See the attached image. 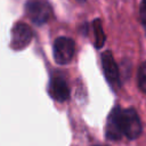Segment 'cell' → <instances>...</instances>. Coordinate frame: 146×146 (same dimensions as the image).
Segmentation results:
<instances>
[{
    "mask_svg": "<svg viewBox=\"0 0 146 146\" xmlns=\"http://www.w3.org/2000/svg\"><path fill=\"white\" fill-rule=\"evenodd\" d=\"M33 38L31 27L25 23H16L11 29L10 48L14 50H22L26 48Z\"/></svg>",
    "mask_w": 146,
    "mask_h": 146,
    "instance_id": "obj_3",
    "label": "cell"
},
{
    "mask_svg": "<svg viewBox=\"0 0 146 146\" xmlns=\"http://www.w3.org/2000/svg\"><path fill=\"white\" fill-rule=\"evenodd\" d=\"M106 137L111 140H117L123 135V128H122V110L120 107H114L112 112L108 115L107 123H106V130H105Z\"/></svg>",
    "mask_w": 146,
    "mask_h": 146,
    "instance_id": "obj_5",
    "label": "cell"
},
{
    "mask_svg": "<svg viewBox=\"0 0 146 146\" xmlns=\"http://www.w3.org/2000/svg\"><path fill=\"white\" fill-rule=\"evenodd\" d=\"M122 128L123 135L129 139H136L141 133L140 119L133 108L122 111Z\"/></svg>",
    "mask_w": 146,
    "mask_h": 146,
    "instance_id": "obj_4",
    "label": "cell"
},
{
    "mask_svg": "<svg viewBox=\"0 0 146 146\" xmlns=\"http://www.w3.org/2000/svg\"><path fill=\"white\" fill-rule=\"evenodd\" d=\"M75 44L71 38L59 36L54 42V59L59 65L68 64L74 56Z\"/></svg>",
    "mask_w": 146,
    "mask_h": 146,
    "instance_id": "obj_2",
    "label": "cell"
},
{
    "mask_svg": "<svg viewBox=\"0 0 146 146\" xmlns=\"http://www.w3.org/2000/svg\"><path fill=\"white\" fill-rule=\"evenodd\" d=\"M78 1H83V0H78Z\"/></svg>",
    "mask_w": 146,
    "mask_h": 146,
    "instance_id": "obj_11",
    "label": "cell"
},
{
    "mask_svg": "<svg viewBox=\"0 0 146 146\" xmlns=\"http://www.w3.org/2000/svg\"><path fill=\"white\" fill-rule=\"evenodd\" d=\"M92 30H94V34H95V46H96V48H102L105 42V33H104L100 19L94 21Z\"/></svg>",
    "mask_w": 146,
    "mask_h": 146,
    "instance_id": "obj_8",
    "label": "cell"
},
{
    "mask_svg": "<svg viewBox=\"0 0 146 146\" xmlns=\"http://www.w3.org/2000/svg\"><path fill=\"white\" fill-rule=\"evenodd\" d=\"M25 11L29 18L38 25L47 23L51 16V7L44 0H29L25 5Z\"/></svg>",
    "mask_w": 146,
    "mask_h": 146,
    "instance_id": "obj_1",
    "label": "cell"
},
{
    "mask_svg": "<svg viewBox=\"0 0 146 146\" xmlns=\"http://www.w3.org/2000/svg\"><path fill=\"white\" fill-rule=\"evenodd\" d=\"M139 16L143 24L146 25V0H141L140 9H139Z\"/></svg>",
    "mask_w": 146,
    "mask_h": 146,
    "instance_id": "obj_10",
    "label": "cell"
},
{
    "mask_svg": "<svg viewBox=\"0 0 146 146\" xmlns=\"http://www.w3.org/2000/svg\"><path fill=\"white\" fill-rule=\"evenodd\" d=\"M138 87L146 94V62H144L138 70Z\"/></svg>",
    "mask_w": 146,
    "mask_h": 146,
    "instance_id": "obj_9",
    "label": "cell"
},
{
    "mask_svg": "<svg viewBox=\"0 0 146 146\" xmlns=\"http://www.w3.org/2000/svg\"><path fill=\"white\" fill-rule=\"evenodd\" d=\"M48 90H49L50 97L57 102H65L70 97L68 86L65 82V80L59 76H55L50 80Z\"/></svg>",
    "mask_w": 146,
    "mask_h": 146,
    "instance_id": "obj_7",
    "label": "cell"
},
{
    "mask_svg": "<svg viewBox=\"0 0 146 146\" xmlns=\"http://www.w3.org/2000/svg\"><path fill=\"white\" fill-rule=\"evenodd\" d=\"M102 65L105 78L112 86L119 84V68L111 51H105L102 55Z\"/></svg>",
    "mask_w": 146,
    "mask_h": 146,
    "instance_id": "obj_6",
    "label": "cell"
}]
</instances>
